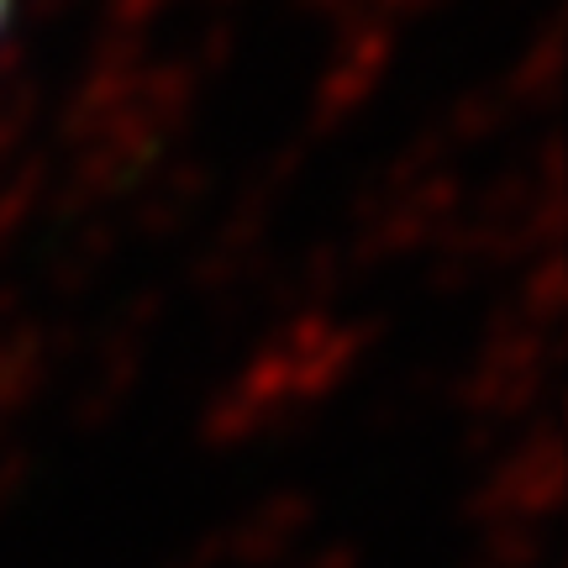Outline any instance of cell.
<instances>
[{"mask_svg": "<svg viewBox=\"0 0 568 568\" xmlns=\"http://www.w3.org/2000/svg\"><path fill=\"white\" fill-rule=\"evenodd\" d=\"M6 11H11V0H0V21H6Z\"/></svg>", "mask_w": 568, "mask_h": 568, "instance_id": "1", "label": "cell"}]
</instances>
